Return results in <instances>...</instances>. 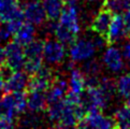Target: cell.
Returning <instances> with one entry per match:
<instances>
[{
    "label": "cell",
    "mask_w": 130,
    "mask_h": 129,
    "mask_svg": "<svg viewBox=\"0 0 130 129\" xmlns=\"http://www.w3.org/2000/svg\"><path fill=\"white\" fill-rule=\"evenodd\" d=\"M43 45L44 41L41 39H35L30 43L24 46L25 52V64L24 70L28 75H32L44 64L43 61Z\"/></svg>",
    "instance_id": "1"
},
{
    "label": "cell",
    "mask_w": 130,
    "mask_h": 129,
    "mask_svg": "<svg viewBox=\"0 0 130 129\" xmlns=\"http://www.w3.org/2000/svg\"><path fill=\"white\" fill-rule=\"evenodd\" d=\"M77 127L82 128H100L108 129L115 128V122L113 117H109L101 113V110L88 107L86 108V113L77 124Z\"/></svg>",
    "instance_id": "2"
},
{
    "label": "cell",
    "mask_w": 130,
    "mask_h": 129,
    "mask_svg": "<svg viewBox=\"0 0 130 129\" xmlns=\"http://www.w3.org/2000/svg\"><path fill=\"white\" fill-rule=\"evenodd\" d=\"M58 24L78 36L81 31V18L80 9L75 0H67V2H64L62 12L58 18Z\"/></svg>",
    "instance_id": "3"
},
{
    "label": "cell",
    "mask_w": 130,
    "mask_h": 129,
    "mask_svg": "<svg viewBox=\"0 0 130 129\" xmlns=\"http://www.w3.org/2000/svg\"><path fill=\"white\" fill-rule=\"evenodd\" d=\"M97 47L95 42L90 38H76L70 45V59L73 62H84L92 58L96 54Z\"/></svg>",
    "instance_id": "4"
},
{
    "label": "cell",
    "mask_w": 130,
    "mask_h": 129,
    "mask_svg": "<svg viewBox=\"0 0 130 129\" xmlns=\"http://www.w3.org/2000/svg\"><path fill=\"white\" fill-rule=\"evenodd\" d=\"M66 57V49L56 39H46L43 45V61L50 67L60 66Z\"/></svg>",
    "instance_id": "5"
},
{
    "label": "cell",
    "mask_w": 130,
    "mask_h": 129,
    "mask_svg": "<svg viewBox=\"0 0 130 129\" xmlns=\"http://www.w3.org/2000/svg\"><path fill=\"white\" fill-rule=\"evenodd\" d=\"M6 61L4 64L12 71H20L24 69L25 64V52L24 46L16 41H9L4 46Z\"/></svg>",
    "instance_id": "6"
},
{
    "label": "cell",
    "mask_w": 130,
    "mask_h": 129,
    "mask_svg": "<svg viewBox=\"0 0 130 129\" xmlns=\"http://www.w3.org/2000/svg\"><path fill=\"white\" fill-rule=\"evenodd\" d=\"M24 20L35 26H42L47 16L41 0H27L22 8Z\"/></svg>",
    "instance_id": "7"
},
{
    "label": "cell",
    "mask_w": 130,
    "mask_h": 129,
    "mask_svg": "<svg viewBox=\"0 0 130 129\" xmlns=\"http://www.w3.org/2000/svg\"><path fill=\"white\" fill-rule=\"evenodd\" d=\"M85 89H86L87 99H86V103L83 102L85 105V110L88 107H94L99 110H103L108 107L112 96H110L106 91H104L99 85L86 87Z\"/></svg>",
    "instance_id": "8"
},
{
    "label": "cell",
    "mask_w": 130,
    "mask_h": 129,
    "mask_svg": "<svg viewBox=\"0 0 130 129\" xmlns=\"http://www.w3.org/2000/svg\"><path fill=\"white\" fill-rule=\"evenodd\" d=\"M127 36L126 26H125L124 17L122 14H114L111 21L108 34L105 37V42L108 45H113L119 41L124 40Z\"/></svg>",
    "instance_id": "9"
},
{
    "label": "cell",
    "mask_w": 130,
    "mask_h": 129,
    "mask_svg": "<svg viewBox=\"0 0 130 129\" xmlns=\"http://www.w3.org/2000/svg\"><path fill=\"white\" fill-rule=\"evenodd\" d=\"M69 91V84L66 79L60 75H55L48 89L46 90V101L47 104L63 100Z\"/></svg>",
    "instance_id": "10"
},
{
    "label": "cell",
    "mask_w": 130,
    "mask_h": 129,
    "mask_svg": "<svg viewBox=\"0 0 130 129\" xmlns=\"http://www.w3.org/2000/svg\"><path fill=\"white\" fill-rule=\"evenodd\" d=\"M113 15H114V13H112L106 8L102 7V9L97 13L91 21L90 29L92 30V32L103 37L105 39L110 24H111V21L113 18Z\"/></svg>",
    "instance_id": "11"
},
{
    "label": "cell",
    "mask_w": 130,
    "mask_h": 129,
    "mask_svg": "<svg viewBox=\"0 0 130 129\" xmlns=\"http://www.w3.org/2000/svg\"><path fill=\"white\" fill-rule=\"evenodd\" d=\"M29 77L26 72L13 71L4 82L3 90L6 93H14V91H25L28 86Z\"/></svg>",
    "instance_id": "12"
},
{
    "label": "cell",
    "mask_w": 130,
    "mask_h": 129,
    "mask_svg": "<svg viewBox=\"0 0 130 129\" xmlns=\"http://www.w3.org/2000/svg\"><path fill=\"white\" fill-rule=\"evenodd\" d=\"M18 17H24L20 0H0V22L7 23Z\"/></svg>",
    "instance_id": "13"
},
{
    "label": "cell",
    "mask_w": 130,
    "mask_h": 129,
    "mask_svg": "<svg viewBox=\"0 0 130 129\" xmlns=\"http://www.w3.org/2000/svg\"><path fill=\"white\" fill-rule=\"evenodd\" d=\"M102 60H103L105 67L112 72H119L124 68L123 54L117 47L113 46V45H110L106 49L103 57H102Z\"/></svg>",
    "instance_id": "14"
},
{
    "label": "cell",
    "mask_w": 130,
    "mask_h": 129,
    "mask_svg": "<svg viewBox=\"0 0 130 129\" xmlns=\"http://www.w3.org/2000/svg\"><path fill=\"white\" fill-rule=\"evenodd\" d=\"M46 107H47V101H46L45 91L28 90V93H27V109L30 112H44Z\"/></svg>",
    "instance_id": "15"
},
{
    "label": "cell",
    "mask_w": 130,
    "mask_h": 129,
    "mask_svg": "<svg viewBox=\"0 0 130 129\" xmlns=\"http://www.w3.org/2000/svg\"><path fill=\"white\" fill-rule=\"evenodd\" d=\"M69 91L76 95H83L85 91V74L81 69L75 68L74 66L70 69V76H69Z\"/></svg>",
    "instance_id": "16"
},
{
    "label": "cell",
    "mask_w": 130,
    "mask_h": 129,
    "mask_svg": "<svg viewBox=\"0 0 130 129\" xmlns=\"http://www.w3.org/2000/svg\"><path fill=\"white\" fill-rule=\"evenodd\" d=\"M36 36H37L36 26L28 22H24L13 37H14V40L16 42L22 44L23 46H25V45H27L36 39Z\"/></svg>",
    "instance_id": "17"
},
{
    "label": "cell",
    "mask_w": 130,
    "mask_h": 129,
    "mask_svg": "<svg viewBox=\"0 0 130 129\" xmlns=\"http://www.w3.org/2000/svg\"><path fill=\"white\" fill-rule=\"evenodd\" d=\"M41 1L43 3L47 20L57 21L62 12L64 0H41Z\"/></svg>",
    "instance_id": "18"
},
{
    "label": "cell",
    "mask_w": 130,
    "mask_h": 129,
    "mask_svg": "<svg viewBox=\"0 0 130 129\" xmlns=\"http://www.w3.org/2000/svg\"><path fill=\"white\" fill-rule=\"evenodd\" d=\"M0 115L10 118H15L17 116L14 100L11 93H7L0 97Z\"/></svg>",
    "instance_id": "19"
},
{
    "label": "cell",
    "mask_w": 130,
    "mask_h": 129,
    "mask_svg": "<svg viewBox=\"0 0 130 129\" xmlns=\"http://www.w3.org/2000/svg\"><path fill=\"white\" fill-rule=\"evenodd\" d=\"M53 35L55 36V39L58 40L60 43H62L64 46H66V45L70 46L77 38V36L75 34H73L71 30H69L66 27L61 26L60 24H58V23L56 24V27H55V29H54Z\"/></svg>",
    "instance_id": "20"
},
{
    "label": "cell",
    "mask_w": 130,
    "mask_h": 129,
    "mask_svg": "<svg viewBox=\"0 0 130 129\" xmlns=\"http://www.w3.org/2000/svg\"><path fill=\"white\" fill-rule=\"evenodd\" d=\"M115 128L130 129V105L125 104L124 107L119 108L114 114Z\"/></svg>",
    "instance_id": "21"
},
{
    "label": "cell",
    "mask_w": 130,
    "mask_h": 129,
    "mask_svg": "<svg viewBox=\"0 0 130 129\" xmlns=\"http://www.w3.org/2000/svg\"><path fill=\"white\" fill-rule=\"evenodd\" d=\"M103 7L114 14H122L130 7V0H104Z\"/></svg>",
    "instance_id": "22"
},
{
    "label": "cell",
    "mask_w": 130,
    "mask_h": 129,
    "mask_svg": "<svg viewBox=\"0 0 130 129\" xmlns=\"http://www.w3.org/2000/svg\"><path fill=\"white\" fill-rule=\"evenodd\" d=\"M18 125L24 127H38L42 125V121L39 116V113L29 112L28 114H24L18 119Z\"/></svg>",
    "instance_id": "23"
},
{
    "label": "cell",
    "mask_w": 130,
    "mask_h": 129,
    "mask_svg": "<svg viewBox=\"0 0 130 129\" xmlns=\"http://www.w3.org/2000/svg\"><path fill=\"white\" fill-rule=\"evenodd\" d=\"M116 91L119 96L125 98L130 93V74H123L115 83Z\"/></svg>",
    "instance_id": "24"
},
{
    "label": "cell",
    "mask_w": 130,
    "mask_h": 129,
    "mask_svg": "<svg viewBox=\"0 0 130 129\" xmlns=\"http://www.w3.org/2000/svg\"><path fill=\"white\" fill-rule=\"evenodd\" d=\"M81 70L85 75L98 76L100 71H101V66H100L99 61H97L96 59H91L90 58V59H88V60L84 61Z\"/></svg>",
    "instance_id": "25"
},
{
    "label": "cell",
    "mask_w": 130,
    "mask_h": 129,
    "mask_svg": "<svg viewBox=\"0 0 130 129\" xmlns=\"http://www.w3.org/2000/svg\"><path fill=\"white\" fill-rule=\"evenodd\" d=\"M11 94L13 96L17 115L23 114L27 109V94H25V91H14Z\"/></svg>",
    "instance_id": "26"
},
{
    "label": "cell",
    "mask_w": 130,
    "mask_h": 129,
    "mask_svg": "<svg viewBox=\"0 0 130 129\" xmlns=\"http://www.w3.org/2000/svg\"><path fill=\"white\" fill-rule=\"evenodd\" d=\"M16 126L15 118H10L0 115V128H12Z\"/></svg>",
    "instance_id": "27"
},
{
    "label": "cell",
    "mask_w": 130,
    "mask_h": 129,
    "mask_svg": "<svg viewBox=\"0 0 130 129\" xmlns=\"http://www.w3.org/2000/svg\"><path fill=\"white\" fill-rule=\"evenodd\" d=\"M124 22H125V26H126V30H127V36H130V7L124 12Z\"/></svg>",
    "instance_id": "28"
},
{
    "label": "cell",
    "mask_w": 130,
    "mask_h": 129,
    "mask_svg": "<svg viewBox=\"0 0 130 129\" xmlns=\"http://www.w3.org/2000/svg\"><path fill=\"white\" fill-rule=\"evenodd\" d=\"M122 54H123V56L125 58H127L128 60H130V40H128L127 42L124 44Z\"/></svg>",
    "instance_id": "29"
},
{
    "label": "cell",
    "mask_w": 130,
    "mask_h": 129,
    "mask_svg": "<svg viewBox=\"0 0 130 129\" xmlns=\"http://www.w3.org/2000/svg\"><path fill=\"white\" fill-rule=\"evenodd\" d=\"M4 82H6V76H4L2 69L0 67V91H2L4 88Z\"/></svg>",
    "instance_id": "30"
},
{
    "label": "cell",
    "mask_w": 130,
    "mask_h": 129,
    "mask_svg": "<svg viewBox=\"0 0 130 129\" xmlns=\"http://www.w3.org/2000/svg\"><path fill=\"white\" fill-rule=\"evenodd\" d=\"M125 102H126V103H125V104H127V105H130V93L126 96V97H125Z\"/></svg>",
    "instance_id": "31"
},
{
    "label": "cell",
    "mask_w": 130,
    "mask_h": 129,
    "mask_svg": "<svg viewBox=\"0 0 130 129\" xmlns=\"http://www.w3.org/2000/svg\"><path fill=\"white\" fill-rule=\"evenodd\" d=\"M87 2H95V1H99V0H85Z\"/></svg>",
    "instance_id": "32"
}]
</instances>
